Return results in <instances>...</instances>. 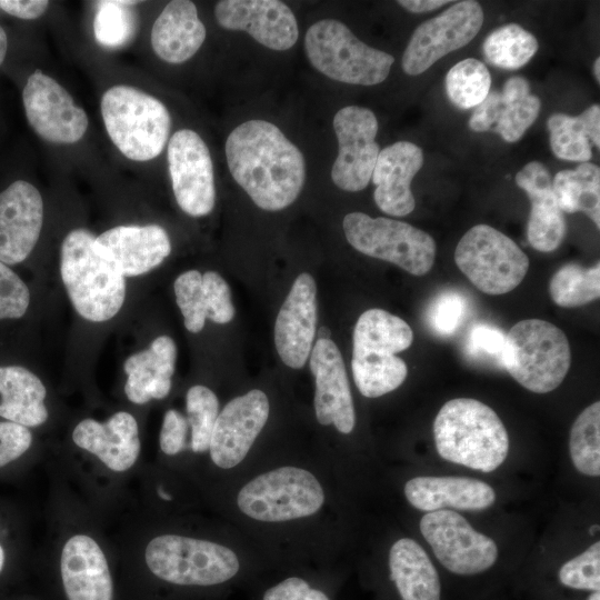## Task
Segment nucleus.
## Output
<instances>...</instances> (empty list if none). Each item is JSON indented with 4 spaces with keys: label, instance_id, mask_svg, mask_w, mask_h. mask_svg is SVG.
I'll return each mask as SVG.
<instances>
[{
    "label": "nucleus",
    "instance_id": "nucleus-1",
    "mask_svg": "<svg viewBox=\"0 0 600 600\" xmlns=\"http://www.w3.org/2000/svg\"><path fill=\"white\" fill-rule=\"evenodd\" d=\"M330 468L324 458L256 459L236 476V530L268 559L329 552Z\"/></svg>",
    "mask_w": 600,
    "mask_h": 600
},
{
    "label": "nucleus",
    "instance_id": "nucleus-2",
    "mask_svg": "<svg viewBox=\"0 0 600 600\" xmlns=\"http://www.w3.org/2000/svg\"><path fill=\"white\" fill-rule=\"evenodd\" d=\"M226 157L236 182L263 210L287 208L302 190L304 158L269 121L249 120L233 129L226 141Z\"/></svg>",
    "mask_w": 600,
    "mask_h": 600
},
{
    "label": "nucleus",
    "instance_id": "nucleus-3",
    "mask_svg": "<svg viewBox=\"0 0 600 600\" xmlns=\"http://www.w3.org/2000/svg\"><path fill=\"white\" fill-rule=\"evenodd\" d=\"M144 558L158 579L183 587L229 583L243 573L251 558L264 559L246 538L230 544L177 533L154 537L147 544Z\"/></svg>",
    "mask_w": 600,
    "mask_h": 600
},
{
    "label": "nucleus",
    "instance_id": "nucleus-4",
    "mask_svg": "<svg viewBox=\"0 0 600 600\" xmlns=\"http://www.w3.org/2000/svg\"><path fill=\"white\" fill-rule=\"evenodd\" d=\"M438 453L447 461L492 472L509 451L507 429L486 403L471 398L447 401L433 422Z\"/></svg>",
    "mask_w": 600,
    "mask_h": 600
},
{
    "label": "nucleus",
    "instance_id": "nucleus-5",
    "mask_svg": "<svg viewBox=\"0 0 600 600\" xmlns=\"http://www.w3.org/2000/svg\"><path fill=\"white\" fill-rule=\"evenodd\" d=\"M96 237L74 229L61 244L60 272L68 296L84 319L102 322L114 317L126 298L124 277L94 249Z\"/></svg>",
    "mask_w": 600,
    "mask_h": 600
},
{
    "label": "nucleus",
    "instance_id": "nucleus-6",
    "mask_svg": "<svg viewBox=\"0 0 600 600\" xmlns=\"http://www.w3.org/2000/svg\"><path fill=\"white\" fill-rule=\"evenodd\" d=\"M106 130L120 152L134 161L158 157L168 140L171 118L154 97L129 86H113L101 98Z\"/></svg>",
    "mask_w": 600,
    "mask_h": 600
},
{
    "label": "nucleus",
    "instance_id": "nucleus-7",
    "mask_svg": "<svg viewBox=\"0 0 600 600\" xmlns=\"http://www.w3.org/2000/svg\"><path fill=\"white\" fill-rule=\"evenodd\" d=\"M503 369L523 388L547 393L558 388L570 368L564 332L546 320L526 319L506 334Z\"/></svg>",
    "mask_w": 600,
    "mask_h": 600
},
{
    "label": "nucleus",
    "instance_id": "nucleus-8",
    "mask_svg": "<svg viewBox=\"0 0 600 600\" xmlns=\"http://www.w3.org/2000/svg\"><path fill=\"white\" fill-rule=\"evenodd\" d=\"M311 64L328 78L349 84L373 86L387 79L393 56L367 46L341 21L313 23L304 37Z\"/></svg>",
    "mask_w": 600,
    "mask_h": 600
},
{
    "label": "nucleus",
    "instance_id": "nucleus-9",
    "mask_svg": "<svg viewBox=\"0 0 600 600\" xmlns=\"http://www.w3.org/2000/svg\"><path fill=\"white\" fill-rule=\"evenodd\" d=\"M343 231L359 252L391 262L413 276H424L434 263L433 238L407 222L351 212L343 218Z\"/></svg>",
    "mask_w": 600,
    "mask_h": 600
},
{
    "label": "nucleus",
    "instance_id": "nucleus-10",
    "mask_svg": "<svg viewBox=\"0 0 600 600\" xmlns=\"http://www.w3.org/2000/svg\"><path fill=\"white\" fill-rule=\"evenodd\" d=\"M454 261L478 290L492 296L517 288L529 269V258L519 246L488 224H477L462 236Z\"/></svg>",
    "mask_w": 600,
    "mask_h": 600
},
{
    "label": "nucleus",
    "instance_id": "nucleus-11",
    "mask_svg": "<svg viewBox=\"0 0 600 600\" xmlns=\"http://www.w3.org/2000/svg\"><path fill=\"white\" fill-rule=\"evenodd\" d=\"M270 411V400L260 389L231 399L219 412L212 430L208 450L212 464L221 471L241 473L249 466Z\"/></svg>",
    "mask_w": 600,
    "mask_h": 600
},
{
    "label": "nucleus",
    "instance_id": "nucleus-12",
    "mask_svg": "<svg viewBox=\"0 0 600 600\" xmlns=\"http://www.w3.org/2000/svg\"><path fill=\"white\" fill-rule=\"evenodd\" d=\"M419 528L439 562L456 574L481 573L498 558L496 542L453 510L427 512Z\"/></svg>",
    "mask_w": 600,
    "mask_h": 600
},
{
    "label": "nucleus",
    "instance_id": "nucleus-13",
    "mask_svg": "<svg viewBox=\"0 0 600 600\" xmlns=\"http://www.w3.org/2000/svg\"><path fill=\"white\" fill-rule=\"evenodd\" d=\"M483 18L478 1L464 0L422 22L403 52V71L409 76L421 74L446 54L467 46L480 31Z\"/></svg>",
    "mask_w": 600,
    "mask_h": 600
},
{
    "label": "nucleus",
    "instance_id": "nucleus-14",
    "mask_svg": "<svg viewBox=\"0 0 600 600\" xmlns=\"http://www.w3.org/2000/svg\"><path fill=\"white\" fill-rule=\"evenodd\" d=\"M338 156L331 169L333 183L350 192L363 190L371 177L380 152L376 142L378 120L367 108L348 106L333 118Z\"/></svg>",
    "mask_w": 600,
    "mask_h": 600
},
{
    "label": "nucleus",
    "instance_id": "nucleus-15",
    "mask_svg": "<svg viewBox=\"0 0 600 600\" xmlns=\"http://www.w3.org/2000/svg\"><path fill=\"white\" fill-rule=\"evenodd\" d=\"M168 168L179 207L192 217L209 214L216 202L213 166L209 149L193 130L181 129L168 143Z\"/></svg>",
    "mask_w": 600,
    "mask_h": 600
},
{
    "label": "nucleus",
    "instance_id": "nucleus-16",
    "mask_svg": "<svg viewBox=\"0 0 600 600\" xmlns=\"http://www.w3.org/2000/svg\"><path fill=\"white\" fill-rule=\"evenodd\" d=\"M29 124L43 140L71 144L79 141L88 128V117L74 104L70 93L40 69L34 70L22 91Z\"/></svg>",
    "mask_w": 600,
    "mask_h": 600
},
{
    "label": "nucleus",
    "instance_id": "nucleus-17",
    "mask_svg": "<svg viewBox=\"0 0 600 600\" xmlns=\"http://www.w3.org/2000/svg\"><path fill=\"white\" fill-rule=\"evenodd\" d=\"M314 377L313 408L318 423L342 436L356 427L353 398L341 352L331 339H318L310 352Z\"/></svg>",
    "mask_w": 600,
    "mask_h": 600
},
{
    "label": "nucleus",
    "instance_id": "nucleus-18",
    "mask_svg": "<svg viewBox=\"0 0 600 600\" xmlns=\"http://www.w3.org/2000/svg\"><path fill=\"white\" fill-rule=\"evenodd\" d=\"M214 16L222 28L246 31L269 49L288 50L299 37L297 19L282 1L221 0Z\"/></svg>",
    "mask_w": 600,
    "mask_h": 600
},
{
    "label": "nucleus",
    "instance_id": "nucleus-19",
    "mask_svg": "<svg viewBox=\"0 0 600 600\" xmlns=\"http://www.w3.org/2000/svg\"><path fill=\"white\" fill-rule=\"evenodd\" d=\"M317 328V286L311 274L294 280L274 323V344L282 362L302 368L311 352Z\"/></svg>",
    "mask_w": 600,
    "mask_h": 600
},
{
    "label": "nucleus",
    "instance_id": "nucleus-20",
    "mask_svg": "<svg viewBox=\"0 0 600 600\" xmlns=\"http://www.w3.org/2000/svg\"><path fill=\"white\" fill-rule=\"evenodd\" d=\"M43 221V201L31 183L18 180L0 193V261L22 262L34 248Z\"/></svg>",
    "mask_w": 600,
    "mask_h": 600
},
{
    "label": "nucleus",
    "instance_id": "nucleus-21",
    "mask_svg": "<svg viewBox=\"0 0 600 600\" xmlns=\"http://www.w3.org/2000/svg\"><path fill=\"white\" fill-rule=\"evenodd\" d=\"M96 251L123 277H136L158 267L170 253L167 231L158 224L118 226L94 239Z\"/></svg>",
    "mask_w": 600,
    "mask_h": 600
},
{
    "label": "nucleus",
    "instance_id": "nucleus-22",
    "mask_svg": "<svg viewBox=\"0 0 600 600\" xmlns=\"http://www.w3.org/2000/svg\"><path fill=\"white\" fill-rule=\"evenodd\" d=\"M541 109L540 99L531 93L527 79L517 76L509 78L501 92H489L477 106L470 120L472 131H494L507 142L522 138L536 121Z\"/></svg>",
    "mask_w": 600,
    "mask_h": 600
},
{
    "label": "nucleus",
    "instance_id": "nucleus-23",
    "mask_svg": "<svg viewBox=\"0 0 600 600\" xmlns=\"http://www.w3.org/2000/svg\"><path fill=\"white\" fill-rule=\"evenodd\" d=\"M422 149L409 141L394 142L380 150L373 172L374 201L393 217H404L416 207L410 184L423 166Z\"/></svg>",
    "mask_w": 600,
    "mask_h": 600
},
{
    "label": "nucleus",
    "instance_id": "nucleus-24",
    "mask_svg": "<svg viewBox=\"0 0 600 600\" xmlns=\"http://www.w3.org/2000/svg\"><path fill=\"white\" fill-rule=\"evenodd\" d=\"M516 184L527 193L531 203L527 228L529 243L541 252L556 250L567 234V221L547 168L538 161L527 163L516 174Z\"/></svg>",
    "mask_w": 600,
    "mask_h": 600
},
{
    "label": "nucleus",
    "instance_id": "nucleus-25",
    "mask_svg": "<svg viewBox=\"0 0 600 600\" xmlns=\"http://www.w3.org/2000/svg\"><path fill=\"white\" fill-rule=\"evenodd\" d=\"M60 571L68 600H112L108 561L92 538L76 534L64 543Z\"/></svg>",
    "mask_w": 600,
    "mask_h": 600
},
{
    "label": "nucleus",
    "instance_id": "nucleus-26",
    "mask_svg": "<svg viewBox=\"0 0 600 600\" xmlns=\"http://www.w3.org/2000/svg\"><path fill=\"white\" fill-rule=\"evenodd\" d=\"M72 439L79 448L94 454L117 472L130 469L140 453L137 420L124 411L114 413L102 423L90 418L80 421Z\"/></svg>",
    "mask_w": 600,
    "mask_h": 600
},
{
    "label": "nucleus",
    "instance_id": "nucleus-27",
    "mask_svg": "<svg viewBox=\"0 0 600 600\" xmlns=\"http://www.w3.org/2000/svg\"><path fill=\"white\" fill-rule=\"evenodd\" d=\"M403 492L413 508L427 512L450 509L479 511L496 501L491 486L466 477H416L406 482Z\"/></svg>",
    "mask_w": 600,
    "mask_h": 600
},
{
    "label": "nucleus",
    "instance_id": "nucleus-28",
    "mask_svg": "<svg viewBox=\"0 0 600 600\" xmlns=\"http://www.w3.org/2000/svg\"><path fill=\"white\" fill-rule=\"evenodd\" d=\"M206 33L196 4L188 0H173L156 19L151 30V44L163 61L182 63L200 49Z\"/></svg>",
    "mask_w": 600,
    "mask_h": 600
},
{
    "label": "nucleus",
    "instance_id": "nucleus-29",
    "mask_svg": "<svg viewBox=\"0 0 600 600\" xmlns=\"http://www.w3.org/2000/svg\"><path fill=\"white\" fill-rule=\"evenodd\" d=\"M177 347L168 336L156 338L150 348L130 356L124 362L127 398L137 404L163 399L171 390Z\"/></svg>",
    "mask_w": 600,
    "mask_h": 600
},
{
    "label": "nucleus",
    "instance_id": "nucleus-30",
    "mask_svg": "<svg viewBox=\"0 0 600 600\" xmlns=\"http://www.w3.org/2000/svg\"><path fill=\"white\" fill-rule=\"evenodd\" d=\"M388 566L401 600H440L438 572L424 549L413 539L400 538L392 543Z\"/></svg>",
    "mask_w": 600,
    "mask_h": 600
},
{
    "label": "nucleus",
    "instance_id": "nucleus-31",
    "mask_svg": "<svg viewBox=\"0 0 600 600\" xmlns=\"http://www.w3.org/2000/svg\"><path fill=\"white\" fill-rule=\"evenodd\" d=\"M0 417L24 427H37L48 419L46 387L28 369L0 367Z\"/></svg>",
    "mask_w": 600,
    "mask_h": 600
},
{
    "label": "nucleus",
    "instance_id": "nucleus-32",
    "mask_svg": "<svg viewBox=\"0 0 600 600\" xmlns=\"http://www.w3.org/2000/svg\"><path fill=\"white\" fill-rule=\"evenodd\" d=\"M352 340V357L389 356L408 349L413 332L403 319L373 308L364 311L357 320Z\"/></svg>",
    "mask_w": 600,
    "mask_h": 600
},
{
    "label": "nucleus",
    "instance_id": "nucleus-33",
    "mask_svg": "<svg viewBox=\"0 0 600 600\" xmlns=\"http://www.w3.org/2000/svg\"><path fill=\"white\" fill-rule=\"evenodd\" d=\"M547 124L551 150L559 159L588 162L592 157L591 143L600 146L599 104H592L578 117L553 113Z\"/></svg>",
    "mask_w": 600,
    "mask_h": 600
},
{
    "label": "nucleus",
    "instance_id": "nucleus-34",
    "mask_svg": "<svg viewBox=\"0 0 600 600\" xmlns=\"http://www.w3.org/2000/svg\"><path fill=\"white\" fill-rule=\"evenodd\" d=\"M552 189L563 212H583L600 228V168L582 162L574 170L559 171Z\"/></svg>",
    "mask_w": 600,
    "mask_h": 600
},
{
    "label": "nucleus",
    "instance_id": "nucleus-35",
    "mask_svg": "<svg viewBox=\"0 0 600 600\" xmlns=\"http://www.w3.org/2000/svg\"><path fill=\"white\" fill-rule=\"evenodd\" d=\"M351 370L359 392L379 398L399 388L408 376L406 362L396 354L352 357Z\"/></svg>",
    "mask_w": 600,
    "mask_h": 600
},
{
    "label": "nucleus",
    "instance_id": "nucleus-36",
    "mask_svg": "<svg viewBox=\"0 0 600 600\" xmlns=\"http://www.w3.org/2000/svg\"><path fill=\"white\" fill-rule=\"evenodd\" d=\"M538 40L518 23L493 30L483 41L486 60L494 67L516 70L523 67L537 52Z\"/></svg>",
    "mask_w": 600,
    "mask_h": 600
},
{
    "label": "nucleus",
    "instance_id": "nucleus-37",
    "mask_svg": "<svg viewBox=\"0 0 600 600\" xmlns=\"http://www.w3.org/2000/svg\"><path fill=\"white\" fill-rule=\"evenodd\" d=\"M549 292L562 308L588 304L600 296V264L584 268L577 263L562 266L551 278Z\"/></svg>",
    "mask_w": 600,
    "mask_h": 600
},
{
    "label": "nucleus",
    "instance_id": "nucleus-38",
    "mask_svg": "<svg viewBox=\"0 0 600 600\" xmlns=\"http://www.w3.org/2000/svg\"><path fill=\"white\" fill-rule=\"evenodd\" d=\"M569 450L574 468L582 474H600V402L582 410L574 420L569 438Z\"/></svg>",
    "mask_w": 600,
    "mask_h": 600
},
{
    "label": "nucleus",
    "instance_id": "nucleus-39",
    "mask_svg": "<svg viewBox=\"0 0 600 600\" xmlns=\"http://www.w3.org/2000/svg\"><path fill=\"white\" fill-rule=\"evenodd\" d=\"M491 76L483 62L467 58L454 64L446 76V92L459 109L479 106L490 92Z\"/></svg>",
    "mask_w": 600,
    "mask_h": 600
},
{
    "label": "nucleus",
    "instance_id": "nucleus-40",
    "mask_svg": "<svg viewBox=\"0 0 600 600\" xmlns=\"http://www.w3.org/2000/svg\"><path fill=\"white\" fill-rule=\"evenodd\" d=\"M186 410L191 430L189 448L194 453H206L219 414L218 397L206 386H193L186 396Z\"/></svg>",
    "mask_w": 600,
    "mask_h": 600
},
{
    "label": "nucleus",
    "instance_id": "nucleus-41",
    "mask_svg": "<svg viewBox=\"0 0 600 600\" xmlns=\"http://www.w3.org/2000/svg\"><path fill=\"white\" fill-rule=\"evenodd\" d=\"M137 1H99L93 19V33L96 40L109 48H117L127 43L136 33L137 19L130 9Z\"/></svg>",
    "mask_w": 600,
    "mask_h": 600
},
{
    "label": "nucleus",
    "instance_id": "nucleus-42",
    "mask_svg": "<svg viewBox=\"0 0 600 600\" xmlns=\"http://www.w3.org/2000/svg\"><path fill=\"white\" fill-rule=\"evenodd\" d=\"M470 311L468 297L458 290H444L429 303L426 321L437 336L450 337L463 324Z\"/></svg>",
    "mask_w": 600,
    "mask_h": 600
},
{
    "label": "nucleus",
    "instance_id": "nucleus-43",
    "mask_svg": "<svg viewBox=\"0 0 600 600\" xmlns=\"http://www.w3.org/2000/svg\"><path fill=\"white\" fill-rule=\"evenodd\" d=\"M507 337L498 327L478 322L470 327L463 352L472 361L503 369Z\"/></svg>",
    "mask_w": 600,
    "mask_h": 600
},
{
    "label": "nucleus",
    "instance_id": "nucleus-44",
    "mask_svg": "<svg viewBox=\"0 0 600 600\" xmlns=\"http://www.w3.org/2000/svg\"><path fill=\"white\" fill-rule=\"evenodd\" d=\"M173 288L187 330L200 332L207 319L202 274L197 270L186 271L176 279Z\"/></svg>",
    "mask_w": 600,
    "mask_h": 600
},
{
    "label": "nucleus",
    "instance_id": "nucleus-45",
    "mask_svg": "<svg viewBox=\"0 0 600 600\" xmlns=\"http://www.w3.org/2000/svg\"><path fill=\"white\" fill-rule=\"evenodd\" d=\"M559 581L571 589L600 590V542L592 543L579 556L563 563L558 573Z\"/></svg>",
    "mask_w": 600,
    "mask_h": 600
},
{
    "label": "nucleus",
    "instance_id": "nucleus-46",
    "mask_svg": "<svg viewBox=\"0 0 600 600\" xmlns=\"http://www.w3.org/2000/svg\"><path fill=\"white\" fill-rule=\"evenodd\" d=\"M29 302L30 292L26 283L0 261V319L21 318Z\"/></svg>",
    "mask_w": 600,
    "mask_h": 600
},
{
    "label": "nucleus",
    "instance_id": "nucleus-47",
    "mask_svg": "<svg viewBox=\"0 0 600 600\" xmlns=\"http://www.w3.org/2000/svg\"><path fill=\"white\" fill-rule=\"evenodd\" d=\"M202 289L207 318L216 323L230 322L234 317V307L226 280L217 272L208 271L202 274Z\"/></svg>",
    "mask_w": 600,
    "mask_h": 600
},
{
    "label": "nucleus",
    "instance_id": "nucleus-48",
    "mask_svg": "<svg viewBox=\"0 0 600 600\" xmlns=\"http://www.w3.org/2000/svg\"><path fill=\"white\" fill-rule=\"evenodd\" d=\"M261 600H331V598L302 576L290 574L268 587L262 592Z\"/></svg>",
    "mask_w": 600,
    "mask_h": 600
},
{
    "label": "nucleus",
    "instance_id": "nucleus-49",
    "mask_svg": "<svg viewBox=\"0 0 600 600\" xmlns=\"http://www.w3.org/2000/svg\"><path fill=\"white\" fill-rule=\"evenodd\" d=\"M189 424L187 418L176 409H169L164 416L159 436L161 451L167 456H177L189 447L187 442Z\"/></svg>",
    "mask_w": 600,
    "mask_h": 600
},
{
    "label": "nucleus",
    "instance_id": "nucleus-50",
    "mask_svg": "<svg viewBox=\"0 0 600 600\" xmlns=\"http://www.w3.org/2000/svg\"><path fill=\"white\" fill-rule=\"evenodd\" d=\"M32 434L21 424L0 422V468L21 457L31 446Z\"/></svg>",
    "mask_w": 600,
    "mask_h": 600
},
{
    "label": "nucleus",
    "instance_id": "nucleus-51",
    "mask_svg": "<svg viewBox=\"0 0 600 600\" xmlns=\"http://www.w3.org/2000/svg\"><path fill=\"white\" fill-rule=\"evenodd\" d=\"M49 7L47 0H0V9L20 19L31 20L42 16Z\"/></svg>",
    "mask_w": 600,
    "mask_h": 600
},
{
    "label": "nucleus",
    "instance_id": "nucleus-52",
    "mask_svg": "<svg viewBox=\"0 0 600 600\" xmlns=\"http://www.w3.org/2000/svg\"><path fill=\"white\" fill-rule=\"evenodd\" d=\"M451 1L444 0H400L398 3L412 13H423L436 10Z\"/></svg>",
    "mask_w": 600,
    "mask_h": 600
},
{
    "label": "nucleus",
    "instance_id": "nucleus-53",
    "mask_svg": "<svg viewBox=\"0 0 600 600\" xmlns=\"http://www.w3.org/2000/svg\"><path fill=\"white\" fill-rule=\"evenodd\" d=\"M8 40L4 30L0 27V64L3 62L7 53Z\"/></svg>",
    "mask_w": 600,
    "mask_h": 600
},
{
    "label": "nucleus",
    "instance_id": "nucleus-54",
    "mask_svg": "<svg viewBox=\"0 0 600 600\" xmlns=\"http://www.w3.org/2000/svg\"><path fill=\"white\" fill-rule=\"evenodd\" d=\"M157 494L161 500L171 501L172 497L161 486L157 488Z\"/></svg>",
    "mask_w": 600,
    "mask_h": 600
},
{
    "label": "nucleus",
    "instance_id": "nucleus-55",
    "mask_svg": "<svg viewBox=\"0 0 600 600\" xmlns=\"http://www.w3.org/2000/svg\"><path fill=\"white\" fill-rule=\"evenodd\" d=\"M593 74L597 81L599 82L600 81V59L599 58H597L593 63Z\"/></svg>",
    "mask_w": 600,
    "mask_h": 600
},
{
    "label": "nucleus",
    "instance_id": "nucleus-56",
    "mask_svg": "<svg viewBox=\"0 0 600 600\" xmlns=\"http://www.w3.org/2000/svg\"><path fill=\"white\" fill-rule=\"evenodd\" d=\"M319 339H330V330L326 327H321L318 330Z\"/></svg>",
    "mask_w": 600,
    "mask_h": 600
},
{
    "label": "nucleus",
    "instance_id": "nucleus-57",
    "mask_svg": "<svg viewBox=\"0 0 600 600\" xmlns=\"http://www.w3.org/2000/svg\"><path fill=\"white\" fill-rule=\"evenodd\" d=\"M3 564H4V551H3V549H2V547L0 544V572H1L2 568H3Z\"/></svg>",
    "mask_w": 600,
    "mask_h": 600
},
{
    "label": "nucleus",
    "instance_id": "nucleus-58",
    "mask_svg": "<svg viewBox=\"0 0 600 600\" xmlns=\"http://www.w3.org/2000/svg\"><path fill=\"white\" fill-rule=\"evenodd\" d=\"M588 600H600V592L599 591H592V593L589 596Z\"/></svg>",
    "mask_w": 600,
    "mask_h": 600
}]
</instances>
